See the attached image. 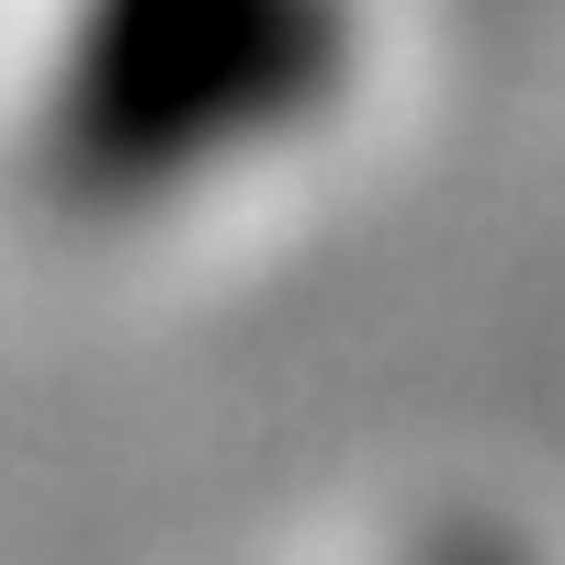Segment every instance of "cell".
<instances>
[{"label": "cell", "instance_id": "6da1fadb", "mask_svg": "<svg viewBox=\"0 0 565 565\" xmlns=\"http://www.w3.org/2000/svg\"><path fill=\"white\" fill-rule=\"evenodd\" d=\"M340 34L317 0H114L79 57L68 159L103 181H193L215 170V125H271L295 90L328 79Z\"/></svg>", "mask_w": 565, "mask_h": 565}]
</instances>
